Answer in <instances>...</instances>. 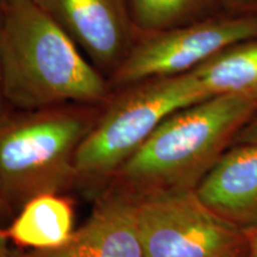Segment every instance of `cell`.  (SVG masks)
<instances>
[{
    "label": "cell",
    "instance_id": "ba28073f",
    "mask_svg": "<svg viewBox=\"0 0 257 257\" xmlns=\"http://www.w3.org/2000/svg\"><path fill=\"white\" fill-rule=\"evenodd\" d=\"M28 257H144L133 198L110 186L66 243Z\"/></svg>",
    "mask_w": 257,
    "mask_h": 257
},
{
    "label": "cell",
    "instance_id": "7a4b0ae2",
    "mask_svg": "<svg viewBox=\"0 0 257 257\" xmlns=\"http://www.w3.org/2000/svg\"><path fill=\"white\" fill-rule=\"evenodd\" d=\"M257 114V100L213 95L174 112L125 161L110 182L134 200L193 191L240 128Z\"/></svg>",
    "mask_w": 257,
    "mask_h": 257
},
{
    "label": "cell",
    "instance_id": "4fadbf2b",
    "mask_svg": "<svg viewBox=\"0 0 257 257\" xmlns=\"http://www.w3.org/2000/svg\"><path fill=\"white\" fill-rule=\"evenodd\" d=\"M218 4L232 16H257V0H218Z\"/></svg>",
    "mask_w": 257,
    "mask_h": 257
},
{
    "label": "cell",
    "instance_id": "6da1fadb",
    "mask_svg": "<svg viewBox=\"0 0 257 257\" xmlns=\"http://www.w3.org/2000/svg\"><path fill=\"white\" fill-rule=\"evenodd\" d=\"M0 55L4 99L17 110L110 99V82L32 0L0 5Z\"/></svg>",
    "mask_w": 257,
    "mask_h": 257
},
{
    "label": "cell",
    "instance_id": "8992f818",
    "mask_svg": "<svg viewBox=\"0 0 257 257\" xmlns=\"http://www.w3.org/2000/svg\"><path fill=\"white\" fill-rule=\"evenodd\" d=\"M253 37H257V16L232 15L141 34L111 75L110 85L125 87L143 80L188 73L227 47Z\"/></svg>",
    "mask_w": 257,
    "mask_h": 257
},
{
    "label": "cell",
    "instance_id": "3957f363",
    "mask_svg": "<svg viewBox=\"0 0 257 257\" xmlns=\"http://www.w3.org/2000/svg\"><path fill=\"white\" fill-rule=\"evenodd\" d=\"M74 105L0 112V186L9 210L78 182L76 152L100 112Z\"/></svg>",
    "mask_w": 257,
    "mask_h": 257
},
{
    "label": "cell",
    "instance_id": "d6986e66",
    "mask_svg": "<svg viewBox=\"0 0 257 257\" xmlns=\"http://www.w3.org/2000/svg\"><path fill=\"white\" fill-rule=\"evenodd\" d=\"M6 2H9V0H0V5H3V4H5Z\"/></svg>",
    "mask_w": 257,
    "mask_h": 257
},
{
    "label": "cell",
    "instance_id": "52a82bcc",
    "mask_svg": "<svg viewBox=\"0 0 257 257\" xmlns=\"http://www.w3.org/2000/svg\"><path fill=\"white\" fill-rule=\"evenodd\" d=\"M100 73L112 75L138 38L127 0H32Z\"/></svg>",
    "mask_w": 257,
    "mask_h": 257
},
{
    "label": "cell",
    "instance_id": "e0dca14e",
    "mask_svg": "<svg viewBox=\"0 0 257 257\" xmlns=\"http://www.w3.org/2000/svg\"><path fill=\"white\" fill-rule=\"evenodd\" d=\"M4 93H3V69H2V55H0V112H3V101H4Z\"/></svg>",
    "mask_w": 257,
    "mask_h": 257
},
{
    "label": "cell",
    "instance_id": "5b68a950",
    "mask_svg": "<svg viewBox=\"0 0 257 257\" xmlns=\"http://www.w3.org/2000/svg\"><path fill=\"white\" fill-rule=\"evenodd\" d=\"M134 205L144 257H246V231L211 211L195 189L137 199Z\"/></svg>",
    "mask_w": 257,
    "mask_h": 257
},
{
    "label": "cell",
    "instance_id": "ac0fdd59",
    "mask_svg": "<svg viewBox=\"0 0 257 257\" xmlns=\"http://www.w3.org/2000/svg\"><path fill=\"white\" fill-rule=\"evenodd\" d=\"M6 210H9V208H8V205H6V202H5L4 194H3L2 186H0V213H2V212L6 211Z\"/></svg>",
    "mask_w": 257,
    "mask_h": 257
},
{
    "label": "cell",
    "instance_id": "9a60e30c",
    "mask_svg": "<svg viewBox=\"0 0 257 257\" xmlns=\"http://www.w3.org/2000/svg\"><path fill=\"white\" fill-rule=\"evenodd\" d=\"M248 233V252L246 257H257V225L246 230Z\"/></svg>",
    "mask_w": 257,
    "mask_h": 257
},
{
    "label": "cell",
    "instance_id": "7c38bea8",
    "mask_svg": "<svg viewBox=\"0 0 257 257\" xmlns=\"http://www.w3.org/2000/svg\"><path fill=\"white\" fill-rule=\"evenodd\" d=\"M138 35L191 24L214 16L218 0H127Z\"/></svg>",
    "mask_w": 257,
    "mask_h": 257
},
{
    "label": "cell",
    "instance_id": "5bb4252c",
    "mask_svg": "<svg viewBox=\"0 0 257 257\" xmlns=\"http://www.w3.org/2000/svg\"><path fill=\"white\" fill-rule=\"evenodd\" d=\"M244 143L257 144V114L240 128L239 133L234 137L232 146Z\"/></svg>",
    "mask_w": 257,
    "mask_h": 257
},
{
    "label": "cell",
    "instance_id": "2e32d148",
    "mask_svg": "<svg viewBox=\"0 0 257 257\" xmlns=\"http://www.w3.org/2000/svg\"><path fill=\"white\" fill-rule=\"evenodd\" d=\"M8 237L4 230L0 229V257H15L8 246Z\"/></svg>",
    "mask_w": 257,
    "mask_h": 257
},
{
    "label": "cell",
    "instance_id": "30bf717a",
    "mask_svg": "<svg viewBox=\"0 0 257 257\" xmlns=\"http://www.w3.org/2000/svg\"><path fill=\"white\" fill-rule=\"evenodd\" d=\"M74 205L62 193L29 199L4 232L8 239L35 251L62 245L74 233Z\"/></svg>",
    "mask_w": 257,
    "mask_h": 257
},
{
    "label": "cell",
    "instance_id": "9c48e42d",
    "mask_svg": "<svg viewBox=\"0 0 257 257\" xmlns=\"http://www.w3.org/2000/svg\"><path fill=\"white\" fill-rule=\"evenodd\" d=\"M214 213L242 230L257 225V144H233L195 188Z\"/></svg>",
    "mask_w": 257,
    "mask_h": 257
},
{
    "label": "cell",
    "instance_id": "8fae6325",
    "mask_svg": "<svg viewBox=\"0 0 257 257\" xmlns=\"http://www.w3.org/2000/svg\"><path fill=\"white\" fill-rule=\"evenodd\" d=\"M191 72L208 96L232 94L257 100V37L227 47Z\"/></svg>",
    "mask_w": 257,
    "mask_h": 257
},
{
    "label": "cell",
    "instance_id": "277c9868",
    "mask_svg": "<svg viewBox=\"0 0 257 257\" xmlns=\"http://www.w3.org/2000/svg\"><path fill=\"white\" fill-rule=\"evenodd\" d=\"M107 100L75 155L76 178L110 181L168 115L210 98L193 72L131 83Z\"/></svg>",
    "mask_w": 257,
    "mask_h": 257
}]
</instances>
